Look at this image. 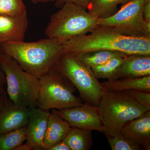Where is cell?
<instances>
[{
  "label": "cell",
  "instance_id": "603a6c76",
  "mask_svg": "<svg viewBox=\"0 0 150 150\" xmlns=\"http://www.w3.org/2000/svg\"><path fill=\"white\" fill-rule=\"evenodd\" d=\"M26 11L23 0H0V15L15 16Z\"/></svg>",
  "mask_w": 150,
  "mask_h": 150
},
{
  "label": "cell",
  "instance_id": "4316f807",
  "mask_svg": "<svg viewBox=\"0 0 150 150\" xmlns=\"http://www.w3.org/2000/svg\"><path fill=\"white\" fill-rule=\"evenodd\" d=\"M48 150H71L69 146L63 140L58 142L48 148Z\"/></svg>",
  "mask_w": 150,
  "mask_h": 150
},
{
  "label": "cell",
  "instance_id": "ac0fdd59",
  "mask_svg": "<svg viewBox=\"0 0 150 150\" xmlns=\"http://www.w3.org/2000/svg\"><path fill=\"white\" fill-rule=\"evenodd\" d=\"M131 0H91L87 10L98 18H106L118 10L117 6L125 4Z\"/></svg>",
  "mask_w": 150,
  "mask_h": 150
},
{
  "label": "cell",
  "instance_id": "5b68a950",
  "mask_svg": "<svg viewBox=\"0 0 150 150\" xmlns=\"http://www.w3.org/2000/svg\"><path fill=\"white\" fill-rule=\"evenodd\" d=\"M0 67L5 76L9 98L17 105L36 106L40 92L39 79L23 69L16 60L1 51Z\"/></svg>",
  "mask_w": 150,
  "mask_h": 150
},
{
  "label": "cell",
  "instance_id": "277c9868",
  "mask_svg": "<svg viewBox=\"0 0 150 150\" xmlns=\"http://www.w3.org/2000/svg\"><path fill=\"white\" fill-rule=\"evenodd\" d=\"M98 108L105 135L120 134L126 123L150 110L124 92L110 91L104 94Z\"/></svg>",
  "mask_w": 150,
  "mask_h": 150
},
{
  "label": "cell",
  "instance_id": "1f68e13d",
  "mask_svg": "<svg viewBox=\"0 0 150 150\" xmlns=\"http://www.w3.org/2000/svg\"><path fill=\"white\" fill-rule=\"evenodd\" d=\"M5 92V90L4 86H0V95H1L2 94L4 93Z\"/></svg>",
  "mask_w": 150,
  "mask_h": 150
},
{
  "label": "cell",
  "instance_id": "9a60e30c",
  "mask_svg": "<svg viewBox=\"0 0 150 150\" xmlns=\"http://www.w3.org/2000/svg\"><path fill=\"white\" fill-rule=\"evenodd\" d=\"M52 110L43 139V150H48L51 146L62 141L71 128L68 122L58 115L54 109Z\"/></svg>",
  "mask_w": 150,
  "mask_h": 150
},
{
  "label": "cell",
  "instance_id": "30bf717a",
  "mask_svg": "<svg viewBox=\"0 0 150 150\" xmlns=\"http://www.w3.org/2000/svg\"><path fill=\"white\" fill-rule=\"evenodd\" d=\"M50 114L49 110L36 106L30 108L26 126L25 144L31 150H43V139Z\"/></svg>",
  "mask_w": 150,
  "mask_h": 150
},
{
  "label": "cell",
  "instance_id": "8992f818",
  "mask_svg": "<svg viewBox=\"0 0 150 150\" xmlns=\"http://www.w3.org/2000/svg\"><path fill=\"white\" fill-rule=\"evenodd\" d=\"M55 67L75 86L85 103L98 107L107 90L91 68L83 64L76 56L65 52Z\"/></svg>",
  "mask_w": 150,
  "mask_h": 150
},
{
  "label": "cell",
  "instance_id": "9c48e42d",
  "mask_svg": "<svg viewBox=\"0 0 150 150\" xmlns=\"http://www.w3.org/2000/svg\"><path fill=\"white\" fill-rule=\"evenodd\" d=\"M54 111L72 127L89 131H104L98 107L85 103L81 106Z\"/></svg>",
  "mask_w": 150,
  "mask_h": 150
},
{
  "label": "cell",
  "instance_id": "e0dca14e",
  "mask_svg": "<svg viewBox=\"0 0 150 150\" xmlns=\"http://www.w3.org/2000/svg\"><path fill=\"white\" fill-rule=\"evenodd\" d=\"M71 150H88L93 146L92 131L71 127L63 140Z\"/></svg>",
  "mask_w": 150,
  "mask_h": 150
},
{
  "label": "cell",
  "instance_id": "f546056e",
  "mask_svg": "<svg viewBox=\"0 0 150 150\" xmlns=\"http://www.w3.org/2000/svg\"><path fill=\"white\" fill-rule=\"evenodd\" d=\"M31 149L26 144H22L17 147L15 150H31Z\"/></svg>",
  "mask_w": 150,
  "mask_h": 150
},
{
  "label": "cell",
  "instance_id": "ba28073f",
  "mask_svg": "<svg viewBox=\"0 0 150 150\" xmlns=\"http://www.w3.org/2000/svg\"><path fill=\"white\" fill-rule=\"evenodd\" d=\"M146 0H131L113 15L98 19L100 26L112 28L126 36L150 37V22L145 21L143 8Z\"/></svg>",
  "mask_w": 150,
  "mask_h": 150
},
{
  "label": "cell",
  "instance_id": "2e32d148",
  "mask_svg": "<svg viewBox=\"0 0 150 150\" xmlns=\"http://www.w3.org/2000/svg\"><path fill=\"white\" fill-rule=\"evenodd\" d=\"M107 91H124L129 90H137L150 92V75L134 78H121L112 81L101 83Z\"/></svg>",
  "mask_w": 150,
  "mask_h": 150
},
{
  "label": "cell",
  "instance_id": "cb8c5ba5",
  "mask_svg": "<svg viewBox=\"0 0 150 150\" xmlns=\"http://www.w3.org/2000/svg\"><path fill=\"white\" fill-rule=\"evenodd\" d=\"M123 92L129 95L138 103L150 108V92L137 90H129Z\"/></svg>",
  "mask_w": 150,
  "mask_h": 150
},
{
  "label": "cell",
  "instance_id": "5bb4252c",
  "mask_svg": "<svg viewBox=\"0 0 150 150\" xmlns=\"http://www.w3.org/2000/svg\"><path fill=\"white\" fill-rule=\"evenodd\" d=\"M149 75H150V55L132 54L126 56L116 73L115 80Z\"/></svg>",
  "mask_w": 150,
  "mask_h": 150
},
{
  "label": "cell",
  "instance_id": "83f0119b",
  "mask_svg": "<svg viewBox=\"0 0 150 150\" xmlns=\"http://www.w3.org/2000/svg\"><path fill=\"white\" fill-rule=\"evenodd\" d=\"M6 84L5 76L2 70L0 67V86H4Z\"/></svg>",
  "mask_w": 150,
  "mask_h": 150
},
{
  "label": "cell",
  "instance_id": "d6986e66",
  "mask_svg": "<svg viewBox=\"0 0 150 150\" xmlns=\"http://www.w3.org/2000/svg\"><path fill=\"white\" fill-rule=\"evenodd\" d=\"M128 54L123 52L109 50H96L86 52L79 56H75L83 64L92 68L103 64L116 57Z\"/></svg>",
  "mask_w": 150,
  "mask_h": 150
},
{
  "label": "cell",
  "instance_id": "8fae6325",
  "mask_svg": "<svg viewBox=\"0 0 150 150\" xmlns=\"http://www.w3.org/2000/svg\"><path fill=\"white\" fill-rule=\"evenodd\" d=\"M30 108L15 104L7 96L0 110V134L27 126Z\"/></svg>",
  "mask_w": 150,
  "mask_h": 150
},
{
  "label": "cell",
  "instance_id": "d4e9b609",
  "mask_svg": "<svg viewBox=\"0 0 150 150\" xmlns=\"http://www.w3.org/2000/svg\"><path fill=\"white\" fill-rule=\"evenodd\" d=\"M91 0H56L55 6L56 8H61L66 3H73L82 6L87 9Z\"/></svg>",
  "mask_w": 150,
  "mask_h": 150
},
{
  "label": "cell",
  "instance_id": "3957f363",
  "mask_svg": "<svg viewBox=\"0 0 150 150\" xmlns=\"http://www.w3.org/2000/svg\"><path fill=\"white\" fill-rule=\"evenodd\" d=\"M60 8L50 18L45 30L47 38L63 43L88 34L98 26L99 18L82 6L66 3Z\"/></svg>",
  "mask_w": 150,
  "mask_h": 150
},
{
  "label": "cell",
  "instance_id": "ffe728a7",
  "mask_svg": "<svg viewBox=\"0 0 150 150\" xmlns=\"http://www.w3.org/2000/svg\"><path fill=\"white\" fill-rule=\"evenodd\" d=\"M116 56L103 64L92 68L98 79H106L108 81H114L116 73L126 56Z\"/></svg>",
  "mask_w": 150,
  "mask_h": 150
},
{
  "label": "cell",
  "instance_id": "6da1fadb",
  "mask_svg": "<svg viewBox=\"0 0 150 150\" xmlns=\"http://www.w3.org/2000/svg\"><path fill=\"white\" fill-rule=\"evenodd\" d=\"M64 52L79 56L96 50H109L130 55H150V37L121 35L112 28L98 25L88 34L63 42Z\"/></svg>",
  "mask_w": 150,
  "mask_h": 150
},
{
  "label": "cell",
  "instance_id": "44dd1931",
  "mask_svg": "<svg viewBox=\"0 0 150 150\" xmlns=\"http://www.w3.org/2000/svg\"><path fill=\"white\" fill-rule=\"evenodd\" d=\"M26 126L0 134V150H15L26 140Z\"/></svg>",
  "mask_w": 150,
  "mask_h": 150
},
{
  "label": "cell",
  "instance_id": "484cf974",
  "mask_svg": "<svg viewBox=\"0 0 150 150\" xmlns=\"http://www.w3.org/2000/svg\"><path fill=\"white\" fill-rule=\"evenodd\" d=\"M143 15L145 21L150 22V0H146L143 8Z\"/></svg>",
  "mask_w": 150,
  "mask_h": 150
},
{
  "label": "cell",
  "instance_id": "7a4b0ae2",
  "mask_svg": "<svg viewBox=\"0 0 150 150\" xmlns=\"http://www.w3.org/2000/svg\"><path fill=\"white\" fill-rule=\"evenodd\" d=\"M0 51L10 56L23 69L39 79L56 64L64 49L60 40L48 38L36 42H7L0 45Z\"/></svg>",
  "mask_w": 150,
  "mask_h": 150
},
{
  "label": "cell",
  "instance_id": "7402d4cb",
  "mask_svg": "<svg viewBox=\"0 0 150 150\" xmlns=\"http://www.w3.org/2000/svg\"><path fill=\"white\" fill-rule=\"evenodd\" d=\"M105 136L112 150L144 149L142 146L124 137L121 133L113 135H105Z\"/></svg>",
  "mask_w": 150,
  "mask_h": 150
},
{
  "label": "cell",
  "instance_id": "4fadbf2b",
  "mask_svg": "<svg viewBox=\"0 0 150 150\" xmlns=\"http://www.w3.org/2000/svg\"><path fill=\"white\" fill-rule=\"evenodd\" d=\"M124 137L150 150V110L126 123L121 131Z\"/></svg>",
  "mask_w": 150,
  "mask_h": 150
},
{
  "label": "cell",
  "instance_id": "f1b7e54d",
  "mask_svg": "<svg viewBox=\"0 0 150 150\" xmlns=\"http://www.w3.org/2000/svg\"><path fill=\"white\" fill-rule=\"evenodd\" d=\"M7 96V94L6 92V91L4 93L2 94L1 95H0V110H1L2 107L4 102Z\"/></svg>",
  "mask_w": 150,
  "mask_h": 150
},
{
  "label": "cell",
  "instance_id": "7c38bea8",
  "mask_svg": "<svg viewBox=\"0 0 150 150\" xmlns=\"http://www.w3.org/2000/svg\"><path fill=\"white\" fill-rule=\"evenodd\" d=\"M28 25L26 11L15 16L0 15V45L24 41Z\"/></svg>",
  "mask_w": 150,
  "mask_h": 150
},
{
  "label": "cell",
  "instance_id": "52a82bcc",
  "mask_svg": "<svg viewBox=\"0 0 150 150\" xmlns=\"http://www.w3.org/2000/svg\"><path fill=\"white\" fill-rule=\"evenodd\" d=\"M40 89L36 107L44 110L66 109L83 104L76 96L77 89L55 66L39 79Z\"/></svg>",
  "mask_w": 150,
  "mask_h": 150
},
{
  "label": "cell",
  "instance_id": "4dcf8cb0",
  "mask_svg": "<svg viewBox=\"0 0 150 150\" xmlns=\"http://www.w3.org/2000/svg\"><path fill=\"white\" fill-rule=\"evenodd\" d=\"M33 4L38 3H44L49 2H55L56 0H30Z\"/></svg>",
  "mask_w": 150,
  "mask_h": 150
}]
</instances>
